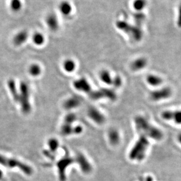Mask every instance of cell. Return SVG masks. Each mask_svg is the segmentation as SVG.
Masks as SVG:
<instances>
[{"instance_id": "6da1fadb", "label": "cell", "mask_w": 181, "mask_h": 181, "mask_svg": "<svg viewBox=\"0 0 181 181\" xmlns=\"http://www.w3.org/2000/svg\"><path fill=\"white\" fill-rule=\"evenodd\" d=\"M134 121L137 129L141 132V134L156 141H160L163 139L162 131L159 128L153 126L146 118L142 116H137Z\"/></svg>"}, {"instance_id": "7a4b0ae2", "label": "cell", "mask_w": 181, "mask_h": 181, "mask_svg": "<svg viewBox=\"0 0 181 181\" xmlns=\"http://www.w3.org/2000/svg\"><path fill=\"white\" fill-rule=\"evenodd\" d=\"M149 141L146 136L141 134L131 149L129 154V158L131 160L142 161L145 158V154L149 146Z\"/></svg>"}, {"instance_id": "3957f363", "label": "cell", "mask_w": 181, "mask_h": 181, "mask_svg": "<svg viewBox=\"0 0 181 181\" xmlns=\"http://www.w3.org/2000/svg\"><path fill=\"white\" fill-rule=\"evenodd\" d=\"M20 91L21 93H19L18 102L21 104L22 112L25 114H28L31 111V105L29 101V88L25 82H21L20 85Z\"/></svg>"}, {"instance_id": "277c9868", "label": "cell", "mask_w": 181, "mask_h": 181, "mask_svg": "<svg viewBox=\"0 0 181 181\" xmlns=\"http://www.w3.org/2000/svg\"><path fill=\"white\" fill-rule=\"evenodd\" d=\"M0 164L9 168L17 167L22 170V172L27 175H31L32 173V169L29 166L21 162V161H19L15 159L7 158L0 155Z\"/></svg>"}, {"instance_id": "5b68a950", "label": "cell", "mask_w": 181, "mask_h": 181, "mask_svg": "<svg viewBox=\"0 0 181 181\" xmlns=\"http://www.w3.org/2000/svg\"><path fill=\"white\" fill-rule=\"evenodd\" d=\"M172 95V90L169 87H164L161 89L153 90L150 93V97L153 101H160L169 98Z\"/></svg>"}, {"instance_id": "8992f818", "label": "cell", "mask_w": 181, "mask_h": 181, "mask_svg": "<svg viewBox=\"0 0 181 181\" xmlns=\"http://www.w3.org/2000/svg\"><path fill=\"white\" fill-rule=\"evenodd\" d=\"M74 159H73L71 157L65 156L61 160H60L58 162V163H57L59 176V179L61 180V181H65L66 180V176H65L66 169H67L68 166H70L71 164L74 162Z\"/></svg>"}, {"instance_id": "52a82bcc", "label": "cell", "mask_w": 181, "mask_h": 181, "mask_svg": "<svg viewBox=\"0 0 181 181\" xmlns=\"http://www.w3.org/2000/svg\"><path fill=\"white\" fill-rule=\"evenodd\" d=\"M73 86L77 90L87 94H90L92 90L89 82L84 78H82L74 81L73 82Z\"/></svg>"}, {"instance_id": "ba28073f", "label": "cell", "mask_w": 181, "mask_h": 181, "mask_svg": "<svg viewBox=\"0 0 181 181\" xmlns=\"http://www.w3.org/2000/svg\"><path fill=\"white\" fill-rule=\"evenodd\" d=\"M87 114L91 120L97 124H103L105 121V117L103 114L94 107H90L88 109Z\"/></svg>"}, {"instance_id": "9c48e42d", "label": "cell", "mask_w": 181, "mask_h": 181, "mask_svg": "<svg viewBox=\"0 0 181 181\" xmlns=\"http://www.w3.org/2000/svg\"><path fill=\"white\" fill-rule=\"evenodd\" d=\"M75 161L80 165L82 171L85 173H89L91 171L92 168L90 163L87 160L85 156L82 154H78L76 156Z\"/></svg>"}, {"instance_id": "30bf717a", "label": "cell", "mask_w": 181, "mask_h": 181, "mask_svg": "<svg viewBox=\"0 0 181 181\" xmlns=\"http://www.w3.org/2000/svg\"><path fill=\"white\" fill-rule=\"evenodd\" d=\"M116 27L118 29L129 34L130 36H131L135 27V25H131L127 22V21H118L116 22Z\"/></svg>"}, {"instance_id": "8fae6325", "label": "cell", "mask_w": 181, "mask_h": 181, "mask_svg": "<svg viewBox=\"0 0 181 181\" xmlns=\"http://www.w3.org/2000/svg\"><path fill=\"white\" fill-rule=\"evenodd\" d=\"M147 65V60L144 57H140L135 60L131 64V69L134 71H140Z\"/></svg>"}, {"instance_id": "7c38bea8", "label": "cell", "mask_w": 181, "mask_h": 181, "mask_svg": "<svg viewBox=\"0 0 181 181\" xmlns=\"http://www.w3.org/2000/svg\"><path fill=\"white\" fill-rule=\"evenodd\" d=\"M46 22L49 28L53 31H56L59 28V22L57 17L54 14H51L46 17Z\"/></svg>"}, {"instance_id": "4fadbf2b", "label": "cell", "mask_w": 181, "mask_h": 181, "mask_svg": "<svg viewBox=\"0 0 181 181\" xmlns=\"http://www.w3.org/2000/svg\"><path fill=\"white\" fill-rule=\"evenodd\" d=\"M28 34L26 31H21L14 38V43L17 46L22 45L27 39Z\"/></svg>"}, {"instance_id": "5bb4252c", "label": "cell", "mask_w": 181, "mask_h": 181, "mask_svg": "<svg viewBox=\"0 0 181 181\" xmlns=\"http://www.w3.org/2000/svg\"><path fill=\"white\" fill-rule=\"evenodd\" d=\"M81 104V100L79 98L73 97L66 100L64 103V107L67 109L75 108L79 106Z\"/></svg>"}, {"instance_id": "9a60e30c", "label": "cell", "mask_w": 181, "mask_h": 181, "mask_svg": "<svg viewBox=\"0 0 181 181\" xmlns=\"http://www.w3.org/2000/svg\"><path fill=\"white\" fill-rule=\"evenodd\" d=\"M59 9L64 15L67 16L71 14L72 7L70 2L67 1H64L59 5Z\"/></svg>"}, {"instance_id": "2e32d148", "label": "cell", "mask_w": 181, "mask_h": 181, "mask_svg": "<svg viewBox=\"0 0 181 181\" xmlns=\"http://www.w3.org/2000/svg\"><path fill=\"white\" fill-rule=\"evenodd\" d=\"M146 80L148 84L154 87L159 86L163 83V79L160 77L153 74L148 75Z\"/></svg>"}, {"instance_id": "e0dca14e", "label": "cell", "mask_w": 181, "mask_h": 181, "mask_svg": "<svg viewBox=\"0 0 181 181\" xmlns=\"http://www.w3.org/2000/svg\"><path fill=\"white\" fill-rule=\"evenodd\" d=\"M109 139L111 144L117 145L120 142V135L115 129H111L109 132Z\"/></svg>"}, {"instance_id": "ac0fdd59", "label": "cell", "mask_w": 181, "mask_h": 181, "mask_svg": "<svg viewBox=\"0 0 181 181\" xmlns=\"http://www.w3.org/2000/svg\"><path fill=\"white\" fill-rule=\"evenodd\" d=\"M10 92L12 95V97L15 102H18L19 100V93L17 91V89L15 85V83L14 80H9L8 82Z\"/></svg>"}, {"instance_id": "d6986e66", "label": "cell", "mask_w": 181, "mask_h": 181, "mask_svg": "<svg viewBox=\"0 0 181 181\" xmlns=\"http://www.w3.org/2000/svg\"><path fill=\"white\" fill-rule=\"evenodd\" d=\"M100 78L103 82L107 85H112L113 78L107 70H103L100 73Z\"/></svg>"}, {"instance_id": "ffe728a7", "label": "cell", "mask_w": 181, "mask_h": 181, "mask_svg": "<svg viewBox=\"0 0 181 181\" xmlns=\"http://www.w3.org/2000/svg\"><path fill=\"white\" fill-rule=\"evenodd\" d=\"M146 4V0H134L133 2V7L137 12H141L145 9Z\"/></svg>"}, {"instance_id": "44dd1931", "label": "cell", "mask_w": 181, "mask_h": 181, "mask_svg": "<svg viewBox=\"0 0 181 181\" xmlns=\"http://www.w3.org/2000/svg\"><path fill=\"white\" fill-rule=\"evenodd\" d=\"M133 18L136 26L141 27V26L145 21V15L142 12H137L133 15Z\"/></svg>"}, {"instance_id": "7402d4cb", "label": "cell", "mask_w": 181, "mask_h": 181, "mask_svg": "<svg viewBox=\"0 0 181 181\" xmlns=\"http://www.w3.org/2000/svg\"><path fill=\"white\" fill-rule=\"evenodd\" d=\"M64 69L67 73H72L76 68V63L72 60H66L64 61Z\"/></svg>"}, {"instance_id": "603a6c76", "label": "cell", "mask_w": 181, "mask_h": 181, "mask_svg": "<svg viewBox=\"0 0 181 181\" xmlns=\"http://www.w3.org/2000/svg\"><path fill=\"white\" fill-rule=\"evenodd\" d=\"M29 73L33 77L38 76L41 73V68L38 64H32L29 68Z\"/></svg>"}, {"instance_id": "cb8c5ba5", "label": "cell", "mask_w": 181, "mask_h": 181, "mask_svg": "<svg viewBox=\"0 0 181 181\" xmlns=\"http://www.w3.org/2000/svg\"><path fill=\"white\" fill-rule=\"evenodd\" d=\"M73 131H74V127H73L71 124L64 123L61 129V132L64 135H69L71 134H74Z\"/></svg>"}, {"instance_id": "d4e9b609", "label": "cell", "mask_w": 181, "mask_h": 181, "mask_svg": "<svg viewBox=\"0 0 181 181\" xmlns=\"http://www.w3.org/2000/svg\"><path fill=\"white\" fill-rule=\"evenodd\" d=\"M33 41L35 45H42L45 42V38L42 34L36 32L33 36Z\"/></svg>"}, {"instance_id": "484cf974", "label": "cell", "mask_w": 181, "mask_h": 181, "mask_svg": "<svg viewBox=\"0 0 181 181\" xmlns=\"http://www.w3.org/2000/svg\"><path fill=\"white\" fill-rule=\"evenodd\" d=\"M171 121H173L178 125H181V110L172 111Z\"/></svg>"}, {"instance_id": "4316f807", "label": "cell", "mask_w": 181, "mask_h": 181, "mask_svg": "<svg viewBox=\"0 0 181 181\" xmlns=\"http://www.w3.org/2000/svg\"><path fill=\"white\" fill-rule=\"evenodd\" d=\"M10 7L14 12H18L22 8L21 0H11Z\"/></svg>"}, {"instance_id": "83f0119b", "label": "cell", "mask_w": 181, "mask_h": 181, "mask_svg": "<svg viewBox=\"0 0 181 181\" xmlns=\"http://www.w3.org/2000/svg\"><path fill=\"white\" fill-rule=\"evenodd\" d=\"M48 146H49L50 149L51 150V152H54L58 148L59 142L56 139L52 138V139H50L48 141Z\"/></svg>"}, {"instance_id": "f1b7e54d", "label": "cell", "mask_w": 181, "mask_h": 181, "mask_svg": "<svg viewBox=\"0 0 181 181\" xmlns=\"http://www.w3.org/2000/svg\"><path fill=\"white\" fill-rule=\"evenodd\" d=\"M76 116L74 114H69L64 118V123L68 124H72L73 123L76 121Z\"/></svg>"}, {"instance_id": "f546056e", "label": "cell", "mask_w": 181, "mask_h": 181, "mask_svg": "<svg viewBox=\"0 0 181 181\" xmlns=\"http://www.w3.org/2000/svg\"><path fill=\"white\" fill-rule=\"evenodd\" d=\"M122 79L120 76H116L114 78H113V82L112 85L114 86L116 88H119L122 85Z\"/></svg>"}, {"instance_id": "4dcf8cb0", "label": "cell", "mask_w": 181, "mask_h": 181, "mask_svg": "<svg viewBox=\"0 0 181 181\" xmlns=\"http://www.w3.org/2000/svg\"><path fill=\"white\" fill-rule=\"evenodd\" d=\"M177 26L179 28H181V3L179 6L178 9V18H177Z\"/></svg>"}, {"instance_id": "1f68e13d", "label": "cell", "mask_w": 181, "mask_h": 181, "mask_svg": "<svg viewBox=\"0 0 181 181\" xmlns=\"http://www.w3.org/2000/svg\"><path fill=\"white\" fill-rule=\"evenodd\" d=\"M83 132V128L81 126H76L74 127V134H80Z\"/></svg>"}, {"instance_id": "d6a6232c", "label": "cell", "mask_w": 181, "mask_h": 181, "mask_svg": "<svg viewBox=\"0 0 181 181\" xmlns=\"http://www.w3.org/2000/svg\"><path fill=\"white\" fill-rule=\"evenodd\" d=\"M140 181H153V179L151 176H148L146 178H140Z\"/></svg>"}, {"instance_id": "836d02e7", "label": "cell", "mask_w": 181, "mask_h": 181, "mask_svg": "<svg viewBox=\"0 0 181 181\" xmlns=\"http://www.w3.org/2000/svg\"><path fill=\"white\" fill-rule=\"evenodd\" d=\"M178 140L179 142L181 144V133H180L178 136Z\"/></svg>"}, {"instance_id": "e575fe53", "label": "cell", "mask_w": 181, "mask_h": 181, "mask_svg": "<svg viewBox=\"0 0 181 181\" xmlns=\"http://www.w3.org/2000/svg\"><path fill=\"white\" fill-rule=\"evenodd\" d=\"M2 173L0 171V180L2 178Z\"/></svg>"}]
</instances>
